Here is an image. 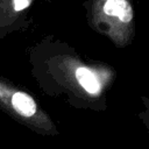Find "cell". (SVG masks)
I'll use <instances>...</instances> for the list:
<instances>
[{
	"mask_svg": "<svg viewBox=\"0 0 149 149\" xmlns=\"http://www.w3.org/2000/svg\"><path fill=\"white\" fill-rule=\"evenodd\" d=\"M86 20L91 29L116 48L129 47L135 37L133 0H86Z\"/></svg>",
	"mask_w": 149,
	"mask_h": 149,
	"instance_id": "cell-2",
	"label": "cell"
},
{
	"mask_svg": "<svg viewBox=\"0 0 149 149\" xmlns=\"http://www.w3.org/2000/svg\"><path fill=\"white\" fill-rule=\"evenodd\" d=\"M33 0H13V6H14V9L20 12V10H23L26 8H28L30 6Z\"/></svg>",
	"mask_w": 149,
	"mask_h": 149,
	"instance_id": "cell-5",
	"label": "cell"
},
{
	"mask_svg": "<svg viewBox=\"0 0 149 149\" xmlns=\"http://www.w3.org/2000/svg\"><path fill=\"white\" fill-rule=\"evenodd\" d=\"M115 78L112 65L69 52L58 61L56 93L63 94L74 108L104 112L107 109V93Z\"/></svg>",
	"mask_w": 149,
	"mask_h": 149,
	"instance_id": "cell-1",
	"label": "cell"
},
{
	"mask_svg": "<svg viewBox=\"0 0 149 149\" xmlns=\"http://www.w3.org/2000/svg\"><path fill=\"white\" fill-rule=\"evenodd\" d=\"M0 107L13 119L42 136H57L59 129L51 116L28 92L0 84Z\"/></svg>",
	"mask_w": 149,
	"mask_h": 149,
	"instance_id": "cell-3",
	"label": "cell"
},
{
	"mask_svg": "<svg viewBox=\"0 0 149 149\" xmlns=\"http://www.w3.org/2000/svg\"><path fill=\"white\" fill-rule=\"evenodd\" d=\"M141 104H142V109L139 112V119L143 123L148 135H149V97L142 95L140 98Z\"/></svg>",
	"mask_w": 149,
	"mask_h": 149,
	"instance_id": "cell-4",
	"label": "cell"
}]
</instances>
